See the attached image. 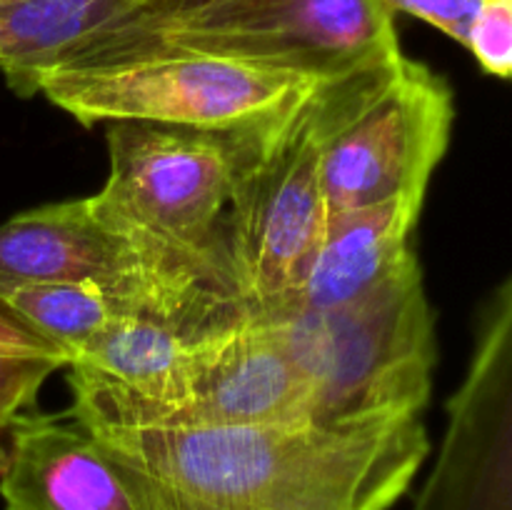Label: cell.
<instances>
[{
	"label": "cell",
	"mask_w": 512,
	"mask_h": 510,
	"mask_svg": "<svg viewBox=\"0 0 512 510\" xmlns=\"http://www.w3.org/2000/svg\"><path fill=\"white\" fill-rule=\"evenodd\" d=\"M215 0H0V73L20 98L68 70L153 55L160 40Z\"/></svg>",
	"instance_id": "obj_8"
},
{
	"label": "cell",
	"mask_w": 512,
	"mask_h": 510,
	"mask_svg": "<svg viewBox=\"0 0 512 510\" xmlns=\"http://www.w3.org/2000/svg\"><path fill=\"white\" fill-rule=\"evenodd\" d=\"M83 428L135 510H390L430 453L423 415L350 425Z\"/></svg>",
	"instance_id": "obj_1"
},
{
	"label": "cell",
	"mask_w": 512,
	"mask_h": 510,
	"mask_svg": "<svg viewBox=\"0 0 512 510\" xmlns=\"http://www.w3.org/2000/svg\"><path fill=\"white\" fill-rule=\"evenodd\" d=\"M328 80H313L290 103L228 130V265L238 300L270 315L298 293L323 235V143Z\"/></svg>",
	"instance_id": "obj_4"
},
{
	"label": "cell",
	"mask_w": 512,
	"mask_h": 510,
	"mask_svg": "<svg viewBox=\"0 0 512 510\" xmlns=\"http://www.w3.org/2000/svg\"><path fill=\"white\" fill-rule=\"evenodd\" d=\"M0 355H13V358H55L65 365V358L58 350H53L38 335L30 333L5 308H0Z\"/></svg>",
	"instance_id": "obj_18"
},
{
	"label": "cell",
	"mask_w": 512,
	"mask_h": 510,
	"mask_svg": "<svg viewBox=\"0 0 512 510\" xmlns=\"http://www.w3.org/2000/svg\"><path fill=\"white\" fill-rule=\"evenodd\" d=\"M385 13L410 15L463 45L470 20L483 0H378Z\"/></svg>",
	"instance_id": "obj_17"
},
{
	"label": "cell",
	"mask_w": 512,
	"mask_h": 510,
	"mask_svg": "<svg viewBox=\"0 0 512 510\" xmlns=\"http://www.w3.org/2000/svg\"><path fill=\"white\" fill-rule=\"evenodd\" d=\"M0 308L43 343L58 350L68 363L75 348L93 338L113 318L128 313L118 298L90 280L25 283L0 290Z\"/></svg>",
	"instance_id": "obj_14"
},
{
	"label": "cell",
	"mask_w": 512,
	"mask_h": 510,
	"mask_svg": "<svg viewBox=\"0 0 512 510\" xmlns=\"http://www.w3.org/2000/svg\"><path fill=\"white\" fill-rule=\"evenodd\" d=\"M328 130L323 195L328 213L428 195L448 153L455 95L443 75L403 50L325 83Z\"/></svg>",
	"instance_id": "obj_5"
},
{
	"label": "cell",
	"mask_w": 512,
	"mask_h": 510,
	"mask_svg": "<svg viewBox=\"0 0 512 510\" xmlns=\"http://www.w3.org/2000/svg\"><path fill=\"white\" fill-rule=\"evenodd\" d=\"M310 420V393L278 330L240 308L200 340L188 395L153 428H235Z\"/></svg>",
	"instance_id": "obj_10"
},
{
	"label": "cell",
	"mask_w": 512,
	"mask_h": 510,
	"mask_svg": "<svg viewBox=\"0 0 512 510\" xmlns=\"http://www.w3.org/2000/svg\"><path fill=\"white\" fill-rule=\"evenodd\" d=\"M60 368L65 365L55 358L0 355V440L8 438L23 415L33 413L40 388Z\"/></svg>",
	"instance_id": "obj_16"
},
{
	"label": "cell",
	"mask_w": 512,
	"mask_h": 510,
	"mask_svg": "<svg viewBox=\"0 0 512 510\" xmlns=\"http://www.w3.org/2000/svg\"><path fill=\"white\" fill-rule=\"evenodd\" d=\"M313 78L205 53H163L40 80L38 95L80 125L153 123L228 133L275 113Z\"/></svg>",
	"instance_id": "obj_6"
},
{
	"label": "cell",
	"mask_w": 512,
	"mask_h": 510,
	"mask_svg": "<svg viewBox=\"0 0 512 510\" xmlns=\"http://www.w3.org/2000/svg\"><path fill=\"white\" fill-rule=\"evenodd\" d=\"M63 280L98 283L128 313L203 328L165 300L128 245L95 220L88 198L45 203L0 225V290Z\"/></svg>",
	"instance_id": "obj_11"
},
{
	"label": "cell",
	"mask_w": 512,
	"mask_h": 510,
	"mask_svg": "<svg viewBox=\"0 0 512 510\" xmlns=\"http://www.w3.org/2000/svg\"><path fill=\"white\" fill-rule=\"evenodd\" d=\"M423 203L420 195H400L370 208L328 213L303 283L283 310L335 308L380 283L413 253L410 235Z\"/></svg>",
	"instance_id": "obj_13"
},
{
	"label": "cell",
	"mask_w": 512,
	"mask_h": 510,
	"mask_svg": "<svg viewBox=\"0 0 512 510\" xmlns=\"http://www.w3.org/2000/svg\"><path fill=\"white\" fill-rule=\"evenodd\" d=\"M310 393V420L328 425L418 418L438 363L435 315L410 253L343 305L265 315Z\"/></svg>",
	"instance_id": "obj_3"
},
{
	"label": "cell",
	"mask_w": 512,
	"mask_h": 510,
	"mask_svg": "<svg viewBox=\"0 0 512 510\" xmlns=\"http://www.w3.org/2000/svg\"><path fill=\"white\" fill-rule=\"evenodd\" d=\"M463 48L485 75L508 80L512 73V0H483L470 20Z\"/></svg>",
	"instance_id": "obj_15"
},
{
	"label": "cell",
	"mask_w": 512,
	"mask_h": 510,
	"mask_svg": "<svg viewBox=\"0 0 512 510\" xmlns=\"http://www.w3.org/2000/svg\"><path fill=\"white\" fill-rule=\"evenodd\" d=\"M493 295L478 328L470 373L455 400L433 473L413 510H512L510 285Z\"/></svg>",
	"instance_id": "obj_9"
},
{
	"label": "cell",
	"mask_w": 512,
	"mask_h": 510,
	"mask_svg": "<svg viewBox=\"0 0 512 510\" xmlns=\"http://www.w3.org/2000/svg\"><path fill=\"white\" fill-rule=\"evenodd\" d=\"M105 143L108 178L88 195L95 220L183 318L210 325L243 308L225 245L228 135L120 120L108 123Z\"/></svg>",
	"instance_id": "obj_2"
},
{
	"label": "cell",
	"mask_w": 512,
	"mask_h": 510,
	"mask_svg": "<svg viewBox=\"0 0 512 510\" xmlns=\"http://www.w3.org/2000/svg\"><path fill=\"white\" fill-rule=\"evenodd\" d=\"M5 510H135L113 465L73 415L28 413L0 463Z\"/></svg>",
	"instance_id": "obj_12"
},
{
	"label": "cell",
	"mask_w": 512,
	"mask_h": 510,
	"mask_svg": "<svg viewBox=\"0 0 512 510\" xmlns=\"http://www.w3.org/2000/svg\"><path fill=\"white\" fill-rule=\"evenodd\" d=\"M178 50L333 80L400 53V40L378 0H215L175 25L153 55Z\"/></svg>",
	"instance_id": "obj_7"
}]
</instances>
